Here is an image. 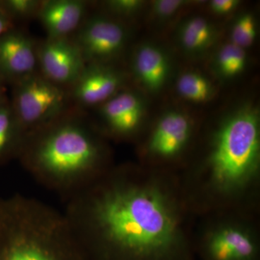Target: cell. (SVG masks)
Segmentation results:
<instances>
[{"instance_id":"11","label":"cell","mask_w":260,"mask_h":260,"mask_svg":"<svg viewBox=\"0 0 260 260\" xmlns=\"http://www.w3.org/2000/svg\"><path fill=\"white\" fill-rule=\"evenodd\" d=\"M126 77L111 64H87L73 85V97L84 106L102 105L123 90Z\"/></svg>"},{"instance_id":"8","label":"cell","mask_w":260,"mask_h":260,"mask_svg":"<svg viewBox=\"0 0 260 260\" xmlns=\"http://www.w3.org/2000/svg\"><path fill=\"white\" fill-rule=\"evenodd\" d=\"M129 37L124 22L109 15H97L84 20L72 40L86 65L111 64L125 50Z\"/></svg>"},{"instance_id":"24","label":"cell","mask_w":260,"mask_h":260,"mask_svg":"<svg viewBox=\"0 0 260 260\" xmlns=\"http://www.w3.org/2000/svg\"><path fill=\"white\" fill-rule=\"evenodd\" d=\"M11 28H13L11 19L0 10V37Z\"/></svg>"},{"instance_id":"22","label":"cell","mask_w":260,"mask_h":260,"mask_svg":"<svg viewBox=\"0 0 260 260\" xmlns=\"http://www.w3.org/2000/svg\"><path fill=\"white\" fill-rule=\"evenodd\" d=\"M42 1L5 0L0 1V9L10 19H28L38 15Z\"/></svg>"},{"instance_id":"12","label":"cell","mask_w":260,"mask_h":260,"mask_svg":"<svg viewBox=\"0 0 260 260\" xmlns=\"http://www.w3.org/2000/svg\"><path fill=\"white\" fill-rule=\"evenodd\" d=\"M37 47L23 32L10 29L0 37V80L13 84L37 73Z\"/></svg>"},{"instance_id":"1","label":"cell","mask_w":260,"mask_h":260,"mask_svg":"<svg viewBox=\"0 0 260 260\" xmlns=\"http://www.w3.org/2000/svg\"><path fill=\"white\" fill-rule=\"evenodd\" d=\"M62 212L89 260H196L197 217L179 175L114 165L63 199Z\"/></svg>"},{"instance_id":"19","label":"cell","mask_w":260,"mask_h":260,"mask_svg":"<svg viewBox=\"0 0 260 260\" xmlns=\"http://www.w3.org/2000/svg\"><path fill=\"white\" fill-rule=\"evenodd\" d=\"M257 20L251 12L238 15L229 32V42L246 49L255 42L258 34Z\"/></svg>"},{"instance_id":"7","label":"cell","mask_w":260,"mask_h":260,"mask_svg":"<svg viewBox=\"0 0 260 260\" xmlns=\"http://www.w3.org/2000/svg\"><path fill=\"white\" fill-rule=\"evenodd\" d=\"M14 85L11 107L25 135L64 114L66 92L42 74L35 73Z\"/></svg>"},{"instance_id":"25","label":"cell","mask_w":260,"mask_h":260,"mask_svg":"<svg viewBox=\"0 0 260 260\" xmlns=\"http://www.w3.org/2000/svg\"><path fill=\"white\" fill-rule=\"evenodd\" d=\"M2 80H0V105L5 102L6 99H5L4 95H3V88L1 85Z\"/></svg>"},{"instance_id":"10","label":"cell","mask_w":260,"mask_h":260,"mask_svg":"<svg viewBox=\"0 0 260 260\" xmlns=\"http://www.w3.org/2000/svg\"><path fill=\"white\" fill-rule=\"evenodd\" d=\"M37 56L42 75L61 87L72 86L86 67L79 49L69 38H48L37 47Z\"/></svg>"},{"instance_id":"21","label":"cell","mask_w":260,"mask_h":260,"mask_svg":"<svg viewBox=\"0 0 260 260\" xmlns=\"http://www.w3.org/2000/svg\"><path fill=\"white\" fill-rule=\"evenodd\" d=\"M147 5L143 0H108L104 3L109 16L120 21L136 18Z\"/></svg>"},{"instance_id":"14","label":"cell","mask_w":260,"mask_h":260,"mask_svg":"<svg viewBox=\"0 0 260 260\" xmlns=\"http://www.w3.org/2000/svg\"><path fill=\"white\" fill-rule=\"evenodd\" d=\"M86 6L80 0L42 1L37 15L48 38H68L83 23Z\"/></svg>"},{"instance_id":"4","label":"cell","mask_w":260,"mask_h":260,"mask_svg":"<svg viewBox=\"0 0 260 260\" xmlns=\"http://www.w3.org/2000/svg\"><path fill=\"white\" fill-rule=\"evenodd\" d=\"M0 260H89L62 212L21 194L0 198Z\"/></svg>"},{"instance_id":"15","label":"cell","mask_w":260,"mask_h":260,"mask_svg":"<svg viewBox=\"0 0 260 260\" xmlns=\"http://www.w3.org/2000/svg\"><path fill=\"white\" fill-rule=\"evenodd\" d=\"M220 37L218 27L203 16H191L180 23L176 39L181 51L186 55L198 57L215 47Z\"/></svg>"},{"instance_id":"17","label":"cell","mask_w":260,"mask_h":260,"mask_svg":"<svg viewBox=\"0 0 260 260\" xmlns=\"http://www.w3.org/2000/svg\"><path fill=\"white\" fill-rule=\"evenodd\" d=\"M249 62L247 52L231 42L223 44L217 49L212 59L214 74L223 80L237 78L245 72Z\"/></svg>"},{"instance_id":"3","label":"cell","mask_w":260,"mask_h":260,"mask_svg":"<svg viewBox=\"0 0 260 260\" xmlns=\"http://www.w3.org/2000/svg\"><path fill=\"white\" fill-rule=\"evenodd\" d=\"M18 159L39 184L62 199L114 165L100 130L79 117L64 114L25 135Z\"/></svg>"},{"instance_id":"20","label":"cell","mask_w":260,"mask_h":260,"mask_svg":"<svg viewBox=\"0 0 260 260\" xmlns=\"http://www.w3.org/2000/svg\"><path fill=\"white\" fill-rule=\"evenodd\" d=\"M200 3L193 0H154L149 3L150 17L157 23H166L184 10Z\"/></svg>"},{"instance_id":"18","label":"cell","mask_w":260,"mask_h":260,"mask_svg":"<svg viewBox=\"0 0 260 260\" xmlns=\"http://www.w3.org/2000/svg\"><path fill=\"white\" fill-rule=\"evenodd\" d=\"M176 90L183 99L194 104L210 102L216 93V88L211 80L194 70L184 72L178 77Z\"/></svg>"},{"instance_id":"6","label":"cell","mask_w":260,"mask_h":260,"mask_svg":"<svg viewBox=\"0 0 260 260\" xmlns=\"http://www.w3.org/2000/svg\"><path fill=\"white\" fill-rule=\"evenodd\" d=\"M198 136L199 130L191 116L175 109L167 111L138 140V164L153 170L179 174Z\"/></svg>"},{"instance_id":"9","label":"cell","mask_w":260,"mask_h":260,"mask_svg":"<svg viewBox=\"0 0 260 260\" xmlns=\"http://www.w3.org/2000/svg\"><path fill=\"white\" fill-rule=\"evenodd\" d=\"M102 133L116 140L138 141L145 131L144 99L132 90H121L100 106Z\"/></svg>"},{"instance_id":"13","label":"cell","mask_w":260,"mask_h":260,"mask_svg":"<svg viewBox=\"0 0 260 260\" xmlns=\"http://www.w3.org/2000/svg\"><path fill=\"white\" fill-rule=\"evenodd\" d=\"M172 69V61L167 51L154 43H142L132 56L133 77L138 85L150 94L159 93L165 88Z\"/></svg>"},{"instance_id":"5","label":"cell","mask_w":260,"mask_h":260,"mask_svg":"<svg viewBox=\"0 0 260 260\" xmlns=\"http://www.w3.org/2000/svg\"><path fill=\"white\" fill-rule=\"evenodd\" d=\"M259 218V212L244 210H226L197 218V258L260 260Z\"/></svg>"},{"instance_id":"2","label":"cell","mask_w":260,"mask_h":260,"mask_svg":"<svg viewBox=\"0 0 260 260\" xmlns=\"http://www.w3.org/2000/svg\"><path fill=\"white\" fill-rule=\"evenodd\" d=\"M197 218L226 210L260 213V114L246 103L198 136L179 173Z\"/></svg>"},{"instance_id":"16","label":"cell","mask_w":260,"mask_h":260,"mask_svg":"<svg viewBox=\"0 0 260 260\" xmlns=\"http://www.w3.org/2000/svg\"><path fill=\"white\" fill-rule=\"evenodd\" d=\"M24 138L11 104L5 100L0 105V164L18 158Z\"/></svg>"},{"instance_id":"23","label":"cell","mask_w":260,"mask_h":260,"mask_svg":"<svg viewBox=\"0 0 260 260\" xmlns=\"http://www.w3.org/2000/svg\"><path fill=\"white\" fill-rule=\"evenodd\" d=\"M242 5L239 0H212L208 3V9L217 16L232 15Z\"/></svg>"},{"instance_id":"26","label":"cell","mask_w":260,"mask_h":260,"mask_svg":"<svg viewBox=\"0 0 260 260\" xmlns=\"http://www.w3.org/2000/svg\"><path fill=\"white\" fill-rule=\"evenodd\" d=\"M0 10H1V9H0Z\"/></svg>"}]
</instances>
